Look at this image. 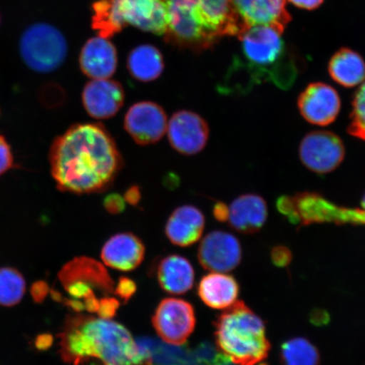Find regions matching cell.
I'll return each mask as SVG.
<instances>
[{
	"instance_id": "1",
	"label": "cell",
	"mask_w": 365,
	"mask_h": 365,
	"mask_svg": "<svg viewBox=\"0 0 365 365\" xmlns=\"http://www.w3.org/2000/svg\"><path fill=\"white\" fill-rule=\"evenodd\" d=\"M48 161L57 188L75 195L104 192L124 168L116 141L100 123L68 128L54 139Z\"/></svg>"
},
{
	"instance_id": "2",
	"label": "cell",
	"mask_w": 365,
	"mask_h": 365,
	"mask_svg": "<svg viewBox=\"0 0 365 365\" xmlns=\"http://www.w3.org/2000/svg\"><path fill=\"white\" fill-rule=\"evenodd\" d=\"M59 346L62 359L73 365H150L130 332L111 319L68 318Z\"/></svg>"
},
{
	"instance_id": "3",
	"label": "cell",
	"mask_w": 365,
	"mask_h": 365,
	"mask_svg": "<svg viewBox=\"0 0 365 365\" xmlns=\"http://www.w3.org/2000/svg\"><path fill=\"white\" fill-rule=\"evenodd\" d=\"M168 43L200 53L222 38L243 33L231 0H165Z\"/></svg>"
},
{
	"instance_id": "4",
	"label": "cell",
	"mask_w": 365,
	"mask_h": 365,
	"mask_svg": "<svg viewBox=\"0 0 365 365\" xmlns=\"http://www.w3.org/2000/svg\"><path fill=\"white\" fill-rule=\"evenodd\" d=\"M282 31L270 26L250 27L238 36L250 84L270 81L282 88H289L297 76L294 59L289 56Z\"/></svg>"
},
{
	"instance_id": "5",
	"label": "cell",
	"mask_w": 365,
	"mask_h": 365,
	"mask_svg": "<svg viewBox=\"0 0 365 365\" xmlns=\"http://www.w3.org/2000/svg\"><path fill=\"white\" fill-rule=\"evenodd\" d=\"M217 346L236 365H257L271 349L261 317L243 302L226 309L215 324Z\"/></svg>"
},
{
	"instance_id": "6",
	"label": "cell",
	"mask_w": 365,
	"mask_h": 365,
	"mask_svg": "<svg viewBox=\"0 0 365 365\" xmlns=\"http://www.w3.org/2000/svg\"><path fill=\"white\" fill-rule=\"evenodd\" d=\"M91 23L98 36L110 38L128 25L148 33L165 35L168 11L165 0H97Z\"/></svg>"
},
{
	"instance_id": "7",
	"label": "cell",
	"mask_w": 365,
	"mask_h": 365,
	"mask_svg": "<svg viewBox=\"0 0 365 365\" xmlns=\"http://www.w3.org/2000/svg\"><path fill=\"white\" fill-rule=\"evenodd\" d=\"M19 49L25 65L42 74L58 70L68 56L65 36L57 27L45 22L35 23L23 31Z\"/></svg>"
},
{
	"instance_id": "8",
	"label": "cell",
	"mask_w": 365,
	"mask_h": 365,
	"mask_svg": "<svg viewBox=\"0 0 365 365\" xmlns=\"http://www.w3.org/2000/svg\"><path fill=\"white\" fill-rule=\"evenodd\" d=\"M153 324L158 336L167 344H185L195 329L194 308L180 299H163L154 313Z\"/></svg>"
},
{
	"instance_id": "9",
	"label": "cell",
	"mask_w": 365,
	"mask_h": 365,
	"mask_svg": "<svg viewBox=\"0 0 365 365\" xmlns=\"http://www.w3.org/2000/svg\"><path fill=\"white\" fill-rule=\"evenodd\" d=\"M345 148L339 136L330 131L310 132L299 145L301 162L310 171L325 175L344 161Z\"/></svg>"
},
{
	"instance_id": "10",
	"label": "cell",
	"mask_w": 365,
	"mask_h": 365,
	"mask_svg": "<svg viewBox=\"0 0 365 365\" xmlns=\"http://www.w3.org/2000/svg\"><path fill=\"white\" fill-rule=\"evenodd\" d=\"M124 128L136 144H156L166 134L167 113L157 103L138 102L128 109L124 118Z\"/></svg>"
},
{
	"instance_id": "11",
	"label": "cell",
	"mask_w": 365,
	"mask_h": 365,
	"mask_svg": "<svg viewBox=\"0 0 365 365\" xmlns=\"http://www.w3.org/2000/svg\"><path fill=\"white\" fill-rule=\"evenodd\" d=\"M167 130L171 147L185 156L198 154L208 143L207 122L193 111L179 110L173 113Z\"/></svg>"
},
{
	"instance_id": "12",
	"label": "cell",
	"mask_w": 365,
	"mask_h": 365,
	"mask_svg": "<svg viewBox=\"0 0 365 365\" xmlns=\"http://www.w3.org/2000/svg\"><path fill=\"white\" fill-rule=\"evenodd\" d=\"M241 258L240 241L230 232H210L199 246V262L208 271L223 273L232 271L239 266Z\"/></svg>"
},
{
	"instance_id": "13",
	"label": "cell",
	"mask_w": 365,
	"mask_h": 365,
	"mask_svg": "<svg viewBox=\"0 0 365 365\" xmlns=\"http://www.w3.org/2000/svg\"><path fill=\"white\" fill-rule=\"evenodd\" d=\"M298 107L301 115L309 124L327 126L339 116L341 99L332 86L322 82H314L300 93Z\"/></svg>"
},
{
	"instance_id": "14",
	"label": "cell",
	"mask_w": 365,
	"mask_h": 365,
	"mask_svg": "<svg viewBox=\"0 0 365 365\" xmlns=\"http://www.w3.org/2000/svg\"><path fill=\"white\" fill-rule=\"evenodd\" d=\"M81 100L88 115L96 120H108L124 106L125 91L117 81L93 80L85 85Z\"/></svg>"
},
{
	"instance_id": "15",
	"label": "cell",
	"mask_w": 365,
	"mask_h": 365,
	"mask_svg": "<svg viewBox=\"0 0 365 365\" xmlns=\"http://www.w3.org/2000/svg\"><path fill=\"white\" fill-rule=\"evenodd\" d=\"M231 2L244 31L255 26H270L284 33L291 21L286 0H231Z\"/></svg>"
},
{
	"instance_id": "16",
	"label": "cell",
	"mask_w": 365,
	"mask_h": 365,
	"mask_svg": "<svg viewBox=\"0 0 365 365\" xmlns=\"http://www.w3.org/2000/svg\"><path fill=\"white\" fill-rule=\"evenodd\" d=\"M79 65L82 73L91 79H109L118 67L116 48L103 36L90 38L81 49Z\"/></svg>"
},
{
	"instance_id": "17",
	"label": "cell",
	"mask_w": 365,
	"mask_h": 365,
	"mask_svg": "<svg viewBox=\"0 0 365 365\" xmlns=\"http://www.w3.org/2000/svg\"><path fill=\"white\" fill-rule=\"evenodd\" d=\"M145 246L131 232H120L111 237L103 245L102 259L109 267L121 272H130L138 267L145 257Z\"/></svg>"
},
{
	"instance_id": "18",
	"label": "cell",
	"mask_w": 365,
	"mask_h": 365,
	"mask_svg": "<svg viewBox=\"0 0 365 365\" xmlns=\"http://www.w3.org/2000/svg\"><path fill=\"white\" fill-rule=\"evenodd\" d=\"M205 223V216L199 208L191 205H181L168 217L165 234L172 244L187 247L202 238Z\"/></svg>"
},
{
	"instance_id": "19",
	"label": "cell",
	"mask_w": 365,
	"mask_h": 365,
	"mask_svg": "<svg viewBox=\"0 0 365 365\" xmlns=\"http://www.w3.org/2000/svg\"><path fill=\"white\" fill-rule=\"evenodd\" d=\"M267 205L262 196L240 195L228 207L227 221L235 230L251 235L261 230L267 222Z\"/></svg>"
},
{
	"instance_id": "20",
	"label": "cell",
	"mask_w": 365,
	"mask_h": 365,
	"mask_svg": "<svg viewBox=\"0 0 365 365\" xmlns=\"http://www.w3.org/2000/svg\"><path fill=\"white\" fill-rule=\"evenodd\" d=\"M156 275L160 286L168 294H185L194 285L192 264L179 255H168L162 259L157 264Z\"/></svg>"
},
{
	"instance_id": "21",
	"label": "cell",
	"mask_w": 365,
	"mask_h": 365,
	"mask_svg": "<svg viewBox=\"0 0 365 365\" xmlns=\"http://www.w3.org/2000/svg\"><path fill=\"white\" fill-rule=\"evenodd\" d=\"M240 294L238 282L223 272H212L204 276L198 285V295L212 309H223L236 303Z\"/></svg>"
},
{
	"instance_id": "22",
	"label": "cell",
	"mask_w": 365,
	"mask_h": 365,
	"mask_svg": "<svg viewBox=\"0 0 365 365\" xmlns=\"http://www.w3.org/2000/svg\"><path fill=\"white\" fill-rule=\"evenodd\" d=\"M61 282L80 281L93 286L105 296L114 291L113 282L101 264L93 259L81 257L73 259L63 268L59 274Z\"/></svg>"
},
{
	"instance_id": "23",
	"label": "cell",
	"mask_w": 365,
	"mask_h": 365,
	"mask_svg": "<svg viewBox=\"0 0 365 365\" xmlns=\"http://www.w3.org/2000/svg\"><path fill=\"white\" fill-rule=\"evenodd\" d=\"M165 63L163 53L155 46L143 44L135 48L127 58L130 75L140 82H152L162 76Z\"/></svg>"
},
{
	"instance_id": "24",
	"label": "cell",
	"mask_w": 365,
	"mask_h": 365,
	"mask_svg": "<svg viewBox=\"0 0 365 365\" xmlns=\"http://www.w3.org/2000/svg\"><path fill=\"white\" fill-rule=\"evenodd\" d=\"M328 71L336 83L352 88L365 80V62L360 54L344 48L331 57Z\"/></svg>"
},
{
	"instance_id": "25",
	"label": "cell",
	"mask_w": 365,
	"mask_h": 365,
	"mask_svg": "<svg viewBox=\"0 0 365 365\" xmlns=\"http://www.w3.org/2000/svg\"><path fill=\"white\" fill-rule=\"evenodd\" d=\"M319 359L317 346L303 337L287 340L280 348L282 365H319Z\"/></svg>"
},
{
	"instance_id": "26",
	"label": "cell",
	"mask_w": 365,
	"mask_h": 365,
	"mask_svg": "<svg viewBox=\"0 0 365 365\" xmlns=\"http://www.w3.org/2000/svg\"><path fill=\"white\" fill-rule=\"evenodd\" d=\"M150 365H197L193 357L192 352L185 344L173 345L162 344L155 340Z\"/></svg>"
},
{
	"instance_id": "27",
	"label": "cell",
	"mask_w": 365,
	"mask_h": 365,
	"mask_svg": "<svg viewBox=\"0 0 365 365\" xmlns=\"http://www.w3.org/2000/svg\"><path fill=\"white\" fill-rule=\"evenodd\" d=\"M26 292V282L21 274L11 267L0 268V304L14 307L21 302Z\"/></svg>"
},
{
	"instance_id": "28",
	"label": "cell",
	"mask_w": 365,
	"mask_h": 365,
	"mask_svg": "<svg viewBox=\"0 0 365 365\" xmlns=\"http://www.w3.org/2000/svg\"><path fill=\"white\" fill-rule=\"evenodd\" d=\"M352 107L348 132L356 138L365 141V81L356 91Z\"/></svg>"
},
{
	"instance_id": "29",
	"label": "cell",
	"mask_w": 365,
	"mask_h": 365,
	"mask_svg": "<svg viewBox=\"0 0 365 365\" xmlns=\"http://www.w3.org/2000/svg\"><path fill=\"white\" fill-rule=\"evenodd\" d=\"M191 352L197 365H214L230 359L217 346L209 341L202 342Z\"/></svg>"
},
{
	"instance_id": "30",
	"label": "cell",
	"mask_w": 365,
	"mask_h": 365,
	"mask_svg": "<svg viewBox=\"0 0 365 365\" xmlns=\"http://www.w3.org/2000/svg\"><path fill=\"white\" fill-rule=\"evenodd\" d=\"M40 102L48 108H57L66 102V91L61 86L53 83L46 84L39 91Z\"/></svg>"
},
{
	"instance_id": "31",
	"label": "cell",
	"mask_w": 365,
	"mask_h": 365,
	"mask_svg": "<svg viewBox=\"0 0 365 365\" xmlns=\"http://www.w3.org/2000/svg\"><path fill=\"white\" fill-rule=\"evenodd\" d=\"M15 167V160L11 145L9 144L6 137L0 135V176Z\"/></svg>"
},
{
	"instance_id": "32",
	"label": "cell",
	"mask_w": 365,
	"mask_h": 365,
	"mask_svg": "<svg viewBox=\"0 0 365 365\" xmlns=\"http://www.w3.org/2000/svg\"><path fill=\"white\" fill-rule=\"evenodd\" d=\"M103 207L112 215H117L125 211L126 202L124 196L118 193L109 194L103 199Z\"/></svg>"
},
{
	"instance_id": "33",
	"label": "cell",
	"mask_w": 365,
	"mask_h": 365,
	"mask_svg": "<svg viewBox=\"0 0 365 365\" xmlns=\"http://www.w3.org/2000/svg\"><path fill=\"white\" fill-rule=\"evenodd\" d=\"M135 282L130 279V278L125 277L120 278L115 289H114V293H115L118 298L124 300L125 302H127L135 294Z\"/></svg>"
},
{
	"instance_id": "34",
	"label": "cell",
	"mask_w": 365,
	"mask_h": 365,
	"mask_svg": "<svg viewBox=\"0 0 365 365\" xmlns=\"http://www.w3.org/2000/svg\"><path fill=\"white\" fill-rule=\"evenodd\" d=\"M120 307V302L116 299L103 297L100 299L98 314L103 319H112Z\"/></svg>"
},
{
	"instance_id": "35",
	"label": "cell",
	"mask_w": 365,
	"mask_h": 365,
	"mask_svg": "<svg viewBox=\"0 0 365 365\" xmlns=\"http://www.w3.org/2000/svg\"><path fill=\"white\" fill-rule=\"evenodd\" d=\"M344 221L351 225H365V195L361 200V208L350 209L344 207Z\"/></svg>"
},
{
	"instance_id": "36",
	"label": "cell",
	"mask_w": 365,
	"mask_h": 365,
	"mask_svg": "<svg viewBox=\"0 0 365 365\" xmlns=\"http://www.w3.org/2000/svg\"><path fill=\"white\" fill-rule=\"evenodd\" d=\"M292 254L289 249L278 246L272 251V259L276 266L285 267L291 262Z\"/></svg>"
},
{
	"instance_id": "37",
	"label": "cell",
	"mask_w": 365,
	"mask_h": 365,
	"mask_svg": "<svg viewBox=\"0 0 365 365\" xmlns=\"http://www.w3.org/2000/svg\"><path fill=\"white\" fill-rule=\"evenodd\" d=\"M125 202L136 207L141 200V191L139 186L132 185L125 191L124 195Z\"/></svg>"
},
{
	"instance_id": "38",
	"label": "cell",
	"mask_w": 365,
	"mask_h": 365,
	"mask_svg": "<svg viewBox=\"0 0 365 365\" xmlns=\"http://www.w3.org/2000/svg\"><path fill=\"white\" fill-rule=\"evenodd\" d=\"M289 2L296 7L304 9V10H314L324 2V0H289Z\"/></svg>"
},
{
	"instance_id": "39",
	"label": "cell",
	"mask_w": 365,
	"mask_h": 365,
	"mask_svg": "<svg viewBox=\"0 0 365 365\" xmlns=\"http://www.w3.org/2000/svg\"><path fill=\"white\" fill-rule=\"evenodd\" d=\"M213 215L217 221L225 222L228 218V207L223 202H217L214 205Z\"/></svg>"
},
{
	"instance_id": "40",
	"label": "cell",
	"mask_w": 365,
	"mask_h": 365,
	"mask_svg": "<svg viewBox=\"0 0 365 365\" xmlns=\"http://www.w3.org/2000/svg\"><path fill=\"white\" fill-rule=\"evenodd\" d=\"M214 365H236V364L232 363L230 359H228L225 362H222V363L214 364Z\"/></svg>"
},
{
	"instance_id": "41",
	"label": "cell",
	"mask_w": 365,
	"mask_h": 365,
	"mask_svg": "<svg viewBox=\"0 0 365 365\" xmlns=\"http://www.w3.org/2000/svg\"><path fill=\"white\" fill-rule=\"evenodd\" d=\"M0 25H1V14H0Z\"/></svg>"
},
{
	"instance_id": "42",
	"label": "cell",
	"mask_w": 365,
	"mask_h": 365,
	"mask_svg": "<svg viewBox=\"0 0 365 365\" xmlns=\"http://www.w3.org/2000/svg\"><path fill=\"white\" fill-rule=\"evenodd\" d=\"M0 115H1V110H0Z\"/></svg>"
}]
</instances>
